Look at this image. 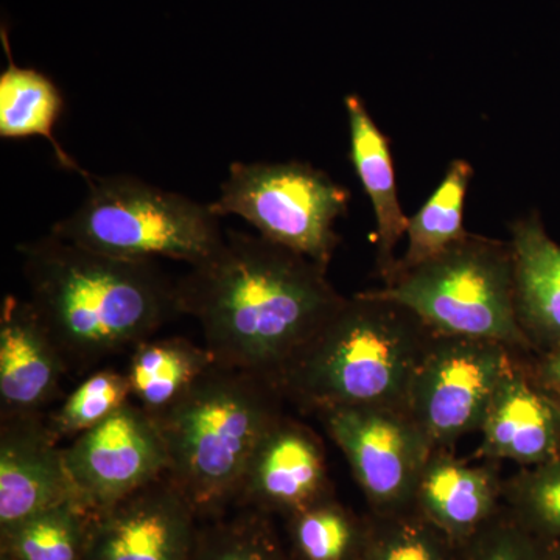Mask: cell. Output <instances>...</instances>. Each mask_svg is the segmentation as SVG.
Returning a JSON list of instances; mask_svg holds the SVG:
<instances>
[{"label":"cell","instance_id":"cell-1","mask_svg":"<svg viewBox=\"0 0 560 560\" xmlns=\"http://www.w3.org/2000/svg\"><path fill=\"white\" fill-rule=\"evenodd\" d=\"M327 271L260 235L228 231L221 248L176 282L179 313L198 320L213 363L278 385L345 301Z\"/></svg>","mask_w":560,"mask_h":560},{"label":"cell","instance_id":"cell-2","mask_svg":"<svg viewBox=\"0 0 560 560\" xmlns=\"http://www.w3.org/2000/svg\"><path fill=\"white\" fill-rule=\"evenodd\" d=\"M18 253L28 301L70 366L135 349L179 313L176 282L154 261L106 256L51 232Z\"/></svg>","mask_w":560,"mask_h":560},{"label":"cell","instance_id":"cell-3","mask_svg":"<svg viewBox=\"0 0 560 560\" xmlns=\"http://www.w3.org/2000/svg\"><path fill=\"white\" fill-rule=\"evenodd\" d=\"M434 330L374 290L345 298L280 372L285 400L304 411L404 407Z\"/></svg>","mask_w":560,"mask_h":560},{"label":"cell","instance_id":"cell-4","mask_svg":"<svg viewBox=\"0 0 560 560\" xmlns=\"http://www.w3.org/2000/svg\"><path fill=\"white\" fill-rule=\"evenodd\" d=\"M283 401L275 382L213 363L175 405L154 416L167 474L198 515L235 501L257 444L285 415Z\"/></svg>","mask_w":560,"mask_h":560},{"label":"cell","instance_id":"cell-5","mask_svg":"<svg viewBox=\"0 0 560 560\" xmlns=\"http://www.w3.org/2000/svg\"><path fill=\"white\" fill-rule=\"evenodd\" d=\"M79 208L51 234L127 260L172 259L197 267L221 248L226 232L210 205L131 175H88Z\"/></svg>","mask_w":560,"mask_h":560},{"label":"cell","instance_id":"cell-6","mask_svg":"<svg viewBox=\"0 0 560 560\" xmlns=\"http://www.w3.org/2000/svg\"><path fill=\"white\" fill-rule=\"evenodd\" d=\"M374 291L410 308L436 334L500 342L522 357L533 352L515 316L510 242L469 232Z\"/></svg>","mask_w":560,"mask_h":560},{"label":"cell","instance_id":"cell-7","mask_svg":"<svg viewBox=\"0 0 560 560\" xmlns=\"http://www.w3.org/2000/svg\"><path fill=\"white\" fill-rule=\"evenodd\" d=\"M350 191L307 162H234L210 209L241 217L260 237L329 270L341 238L335 224Z\"/></svg>","mask_w":560,"mask_h":560},{"label":"cell","instance_id":"cell-8","mask_svg":"<svg viewBox=\"0 0 560 560\" xmlns=\"http://www.w3.org/2000/svg\"><path fill=\"white\" fill-rule=\"evenodd\" d=\"M518 353L495 341L434 331L407 396V411L434 448L480 431L490 400Z\"/></svg>","mask_w":560,"mask_h":560},{"label":"cell","instance_id":"cell-9","mask_svg":"<svg viewBox=\"0 0 560 560\" xmlns=\"http://www.w3.org/2000/svg\"><path fill=\"white\" fill-rule=\"evenodd\" d=\"M368 499L382 510L411 508L433 444L404 407L357 405L316 412Z\"/></svg>","mask_w":560,"mask_h":560},{"label":"cell","instance_id":"cell-10","mask_svg":"<svg viewBox=\"0 0 560 560\" xmlns=\"http://www.w3.org/2000/svg\"><path fill=\"white\" fill-rule=\"evenodd\" d=\"M77 497L92 511L109 506L168 471L158 420L136 401L65 447Z\"/></svg>","mask_w":560,"mask_h":560},{"label":"cell","instance_id":"cell-11","mask_svg":"<svg viewBox=\"0 0 560 560\" xmlns=\"http://www.w3.org/2000/svg\"><path fill=\"white\" fill-rule=\"evenodd\" d=\"M198 512L171 475L92 511L84 560H187Z\"/></svg>","mask_w":560,"mask_h":560},{"label":"cell","instance_id":"cell-12","mask_svg":"<svg viewBox=\"0 0 560 560\" xmlns=\"http://www.w3.org/2000/svg\"><path fill=\"white\" fill-rule=\"evenodd\" d=\"M329 495L323 441L311 427L283 415L253 452L235 501L293 515Z\"/></svg>","mask_w":560,"mask_h":560},{"label":"cell","instance_id":"cell-13","mask_svg":"<svg viewBox=\"0 0 560 560\" xmlns=\"http://www.w3.org/2000/svg\"><path fill=\"white\" fill-rule=\"evenodd\" d=\"M79 499L65 447L44 415L10 416L0 425V528ZM80 500V499H79Z\"/></svg>","mask_w":560,"mask_h":560},{"label":"cell","instance_id":"cell-14","mask_svg":"<svg viewBox=\"0 0 560 560\" xmlns=\"http://www.w3.org/2000/svg\"><path fill=\"white\" fill-rule=\"evenodd\" d=\"M70 364L28 300L7 294L0 307V415H44Z\"/></svg>","mask_w":560,"mask_h":560},{"label":"cell","instance_id":"cell-15","mask_svg":"<svg viewBox=\"0 0 560 560\" xmlns=\"http://www.w3.org/2000/svg\"><path fill=\"white\" fill-rule=\"evenodd\" d=\"M475 458L536 467L560 459V410L523 368L521 357L501 378L481 423Z\"/></svg>","mask_w":560,"mask_h":560},{"label":"cell","instance_id":"cell-16","mask_svg":"<svg viewBox=\"0 0 560 560\" xmlns=\"http://www.w3.org/2000/svg\"><path fill=\"white\" fill-rule=\"evenodd\" d=\"M510 230L515 316L533 352H544L560 345V245L537 212Z\"/></svg>","mask_w":560,"mask_h":560},{"label":"cell","instance_id":"cell-17","mask_svg":"<svg viewBox=\"0 0 560 560\" xmlns=\"http://www.w3.org/2000/svg\"><path fill=\"white\" fill-rule=\"evenodd\" d=\"M503 492L500 463L470 464L456 458L452 448H434L411 506L442 530L470 534L492 517Z\"/></svg>","mask_w":560,"mask_h":560},{"label":"cell","instance_id":"cell-18","mask_svg":"<svg viewBox=\"0 0 560 560\" xmlns=\"http://www.w3.org/2000/svg\"><path fill=\"white\" fill-rule=\"evenodd\" d=\"M350 135V160L370 198L377 228V276L385 282L396 267V248L408 230L397 191L389 142L377 127L360 95L345 98Z\"/></svg>","mask_w":560,"mask_h":560},{"label":"cell","instance_id":"cell-19","mask_svg":"<svg viewBox=\"0 0 560 560\" xmlns=\"http://www.w3.org/2000/svg\"><path fill=\"white\" fill-rule=\"evenodd\" d=\"M0 39L9 57V66L0 73V138L46 139L58 164L86 179L90 172L80 167L79 162L66 153L54 135L65 113V97L60 88L47 73L14 62L5 24L0 28Z\"/></svg>","mask_w":560,"mask_h":560},{"label":"cell","instance_id":"cell-20","mask_svg":"<svg viewBox=\"0 0 560 560\" xmlns=\"http://www.w3.org/2000/svg\"><path fill=\"white\" fill-rule=\"evenodd\" d=\"M208 349L187 338L145 340L132 349L127 375L131 397L153 416L168 410L212 366Z\"/></svg>","mask_w":560,"mask_h":560},{"label":"cell","instance_id":"cell-21","mask_svg":"<svg viewBox=\"0 0 560 560\" xmlns=\"http://www.w3.org/2000/svg\"><path fill=\"white\" fill-rule=\"evenodd\" d=\"M471 178L474 167L470 162H451L438 189L423 202L422 208L410 217L405 234L408 237L407 250L397 259L388 280L440 256L467 237L469 232L464 228V202Z\"/></svg>","mask_w":560,"mask_h":560},{"label":"cell","instance_id":"cell-22","mask_svg":"<svg viewBox=\"0 0 560 560\" xmlns=\"http://www.w3.org/2000/svg\"><path fill=\"white\" fill-rule=\"evenodd\" d=\"M91 517L83 501H62L2 529V555L11 560H84Z\"/></svg>","mask_w":560,"mask_h":560},{"label":"cell","instance_id":"cell-23","mask_svg":"<svg viewBox=\"0 0 560 560\" xmlns=\"http://www.w3.org/2000/svg\"><path fill=\"white\" fill-rule=\"evenodd\" d=\"M130 400L131 389L127 375L106 368L84 378L47 419L58 440H75L84 431L94 429L119 411Z\"/></svg>","mask_w":560,"mask_h":560},{"label":"cell","instance_id":"cell-24","mask_svg":"<svg viewBox=\"0 0 560 560\" xmlns=\"http://www.w3.org/2000/svg\"><path fill=\"white\" fill-rule=\"evenodd\" d=\"M503 499L517 514L518 526L547 544L560 541V459L522 467L504 481Z\"/></svg>","mask_w":560,"mask_h":560},{"label":"cell","instance_id":"cell-25","mask_svg":"<svg viewBox=\"0 0 560 560\" xmlns=\"http://www.w3.org/2000/svg\"><path fill=\"white\" fill-rule=\"evenodd\" d=\"M187 560H285L264 512L250 510L197 529Z\"/></svg>","mask_w":560,"mask_h":560},{"label":"cell","instance_id":"cell-26","mask_svg":"<svg viewBox=\"0 0 560 560\" xmlns=\"http://www.w3.org/2000/svg\"><path fill=\"white\" fill-rule=\"evenodd\" d=\"M293 518L294 545L302 560H349L359 551V528L330 495Z\"/></svg>","mask_w":560,"mask_h":560},{"label":"cell","instance_id":"cell-27","mask_svg":"<svg viewBox=\"0 0 560 560\" xmlns=\"http://www.w3.org/2000/svg\"><path fill=\"white\" fill-rule=\"evenodd\" d=\"M368 560H445L430 530L401 522L372 545Z\"/></svg>","mask_w":560,"mask_h":560},{"label":"cell","instance_id":"cell-28","mask_svg":"<svg viewBox=\"0 0 560 560\" xmlns=\"http://www.w3.org/2000/svg\"><path fill=\"white\" fill-rule=\"evenodd\" d=\"M529 536L522 526L510 533L493 534L489 544L480 547L475 560H550L551 545Z\"/></svg>","mask_w":560,"mask_h":560},{"label":"cell","instance_id":"cell-29","mask_svg":"<svg viewBox=\"0 0 560 560\" xmlns=\"http://www.w3.org/2000/svg\"><path fill=\"white\" fill-rule=\"evenodd\" d=\"M530 381L555 400H560V345L544 352L521 357Z\"/></svg>","mask_w":560,"mask_h":560},{"label":"cell","instance_id":"cell-30","mask_svg":"<svg viewBox=\"0 0 560 560\" xmlns=\"http://www.w3.org/2000/svg\"><path fill=\"white\" fill-rule=\"evenodd\" d=\"M550 560H560V541H559V544L551 545Z\"/></svg>","mask_w":560,"mask_h":560},{"label":"cell","instance_id":"cell-31","mask_svg":"<svg viewBox=\"0 0 560 560\" xmlns=\"http://www.w3.org/2000/svg\"><path fill=\"white\" fill-rule=\"evenodd\" d=\"M556 404H558L559 410H560V400H556Z\"/></svg>","mask_w":560,"mask_h":560}]
</instances>
